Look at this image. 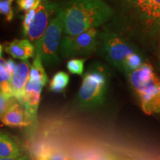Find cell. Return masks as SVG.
I'll return each mask as SVG.
<instances>
[{"label":"cell","instance_id":"1","mask_svg":"<svg viewBox=\"0 0 160 160\" xmlns=\"http://www.w3.org/2000/svg\"><path fill=\"white\" fill-rule=\"evenodd\" d=\"M64 33L77 35L110 22L114 11L104 0H69L62 6Z\"/></svg>","mask_w":160,"mask_h":160},{"label":"cell","instance_id":"2","mask_svg":"<svg viewBox=\"0 0 160 160\" xmlns=\"http://www.w3.org/2000/svg\"><path fill=\"white\" fill-rule=\"evenodd\" d=\"M110 85V74L103 65H91L84 73L82 81L76 98L80 110L88 111L100 107L105 102Z\"/></svg>","mask_w":160,"mask_h":160},{"label":"cell","instance_id":"3","mask_svg":"<svg viewBox=\"0 0 160 160\" xmlns=\"http://www.w3.org/2000/svg\"><path fill=\"white\" fill-rule=\"evenodd\" d=\"M126 76L144 113L148 115L160 113V78L153 67L144 62L139 68Z\"/></svg>","mask_w":160,"mask_h":160},{"label":"cell","instance_id":"4","mask_svg":"<svg viewBox=\"0 0 160 160\" xmlns=\"http://www.w3.org/2000/svg\"><path fill=\"white\" fill-rule=\"evenodd\" d=\"M55 12L42 37L35 45L36 54L39 56L43 65L47 67H54L60 63L59 46L64 32L62 6L57 5Z\"/></svg>","mask_w":160,"mask_h":160},{"label":"cell","instance_id":"5","mask_svg":"<svg viewBox=\"0 0 160 160\" xmlns=\"http://www.w3.org/2000/svg\"><path fill=\"white\" fill-rule=\"evenodd\" d=\"M97 52L122 72L125 59L137 51L134 46L120 33L107 30L98 32Z\"/></svg>","mask_w":160,"mask_h":160},{"label":"cell","instance_id":"6","mask_svg":"<svg viewBox=\"0 0 160 160\" xmlns=\"http://www.w3.org/2000/svg\"><path fill=\"white\" fill-rule=\"evenodd\" d=\"M98 31L88 30L77 35H65L62 38L59 55L64 59L87 57L97 52Z\"/></svg>","mask_w":160,"mask_h":160},{"label":"cell","instance_id":"7","mask_svg":"<svg viewBox=\"0 0 160 160\" xmlns=\"http://www.w3.org/2000/svg\"><path fill=\"white\" fill-rule=\"evenodd\" d=\"M149 0H111L114 11L113 28L108 31L118 33L120 29H125L128 24L137 22Z\"/></svg>","mask_w":160,"mask_h":160},{"label":"cell","instance_id":"8","mask_svg":"<svg viewBox=\"0 0 160 160\" xmlns=\"http://www.w3.org/2000/svg\"><path fill=\"white\" fill-rule=\"evenodd\" d=\"M57 5L50 0H41L36 14L23 35L33 45L41 39L50 22V17Z\"/></svg>","mask_w":160,"mask_h":160},{"label":"cell","instance_id":"9","mask_svg":"<svg viewBox=\"0 0 160 160\" xmlns=\"http://www.w3.org/2000/svg\"><path fill=\"white\" fill-rule=\"evenodd\" d=\"M134 24L146 34L160 33V0H149Z\"/></svg>","mask_w":160,"mask_h":160},{"label":"cell","instance_id":"10","mask_svg":"<svg viewBox=\"0 0 160 160\" xmlns=\"http://www.w3.org/2000/svg\"><path fill=\"white\" fill-rule=\"evenodd\" d=\"M47 85L39 80L29 78L25 89V94L22 105L28 115L33 126L37 124V111L41 99V93L43 88Z\"/></svg>","mask_w":160,"mask_h":160},{"label":"cell","instance_id":"11","mask_svg":"<svg viewBox=\"0 0 160 160\" xmlns=\"http://www.w3.org/2000/svg\"><path fill=\"white\" fill-rule=\"evenodd\" d=\"M31 66L28 60L18 63L11 82L12 94L20 104L22 103L25 89L29 81Z\"/></svg>","mask_w":160,"mask_h":160},{"label":"cell","instance_id":"12","mask_svg":"<svg viewBox=\"0 0 160 160\" xmlns=\"http://www.w3.org/2000/svg\"><path fill=\"white\" fill-rule=\"evenodd\" d=\"M2 124L9 127L26 128L33 126L28 115L22 104L17 102L1 117Z\"/></svg>","mask_w":160,"mask_h":160},{"label":"cell","instance_id":"13","mask_svg":"<svg viewBox=\"0 0 160 160\" xmlns=\"http://www.w3.org/2000/svg\"><path fill=\"white\" fill-rule=\"evenodd\" d=\"M5 51L14 59L22 61L28 60L34 57L36 54L35 46L28 39H14L6 44Z\"/></svg>","mask_w":160,"mask_h":160},{"label":"cell","instance_id":"14","mask_svg":"<svg viewBox=\"0 0 160 160\" xmlns=\"http://www.w3.org/2000/svg\"><path fill=\"white\" fill-rule=\"evenodd\" d=\"M17 64L12 59L5 60L1 55L0 61V93L13 96L11 91V82Z\"/></svg>","mask_w":160,"mask_h":160},{"label":"cell","instance_id":"15","mask_svg":"<svg viewBox=\"0 0 160 160\" xmlns=\"http://www.w3.org/2000/svg\"><path fill=\"white\" fill-rule=\"evenodd\" d=\"M22 149L14 138L8 133L1 131L0 133V157L1 158H18L24 156Z\"/></svg>","mask_w":160,"mask_h":160},{"label":"cell","instance_id":"16","mask_svg":"<svg viewBox=\"0 0 160 160\" xmlns=\"http://www.w3.org/2000/svg\"><path fill=\"white\" fill-rule=\"evenodd\" d=\"M35 160H74L62 150L54 146L42 145L35 152Z\"/></svg>","mask_w":160,"mask_h":160},{"label":"cell","instance_id":"17","mask_svg":"<svg viewBox=\"0 0 160 160\" xmlns=\"http://www.w3.org/2000/svg\"><path fill=\"white\" fill-rule=\"evenodd\" d=\"M70 82V77L65 71H58L53 75L49 83V90L53 93H62Z\"/></svg>","mask_w":160,"mask_h":160},{"label":"cell","instance_id":"18","mask_svg":"<svg viewBox=\"0 0 160 160\" xmlns=\"http://www.w3.org/2000/svg\"><path fill=\"white\" fill-rule=\"evenodd\" d=\"M143 60L141 56L137 52L130 54L124 61L122 65V71L125 75L129 74L131 72L139 68L143 65Z\"/></svg>","mask_w":160,"mask_h":160},{"label":"cell","instance_id":"19","mask_svg":"<svg viewBox=\"0 0 160 160\" xmlns=\"http://www.w3.org/2000/svg\"><path fill=\"white\" fill-rule=\"evenodd\" d=\"M85 58H72L68 61L67 67L68 71L72 74L83 76L84 69H85Z\"/></svg>","mask_w":160,"mask_h":160},{"label":"cell","instance_id":"20","mask_svg":"<svg viewBox=\"0 0 160 160\" xmlns=\"http://www.w3.org/2000/svg\"><path fill=\"white\" fill-rule=\"evenodd\" d=\"M74 160H118L115 157L99 152H86L83 153L82 156H76L72 157Z\"/></svg>","mask_w":160,"mask_h":160},{"label":"cell","instance_id":"21","mask_svg":"<svg viewBox=\"0 0 160 160\" xmlns=\"http://www.w3.org/2000/svg\"><path fill=\"white\" fill-rule=\"evenodd\" d=\"M18 102L13 96H8L0 93V117L6 113Z\"/></svg>","mask_w":160,"mask_h":160},{"label":"cell","instance_id":"22","mask_svg":"<svg viewBox=\"0 0 160 160\" xmlns=\"http://www.w3.org/2000/svg\"><path fill=\"white\" fill-rule=\"evenodd\" d=\"M14 0H1L0 2V11L2 14L6 17V19L10 22L13 18V12L12 4Z\"/></svg>","mask_w":160,"mask_h":160},{"label":"cell","instance_id":"23","mask_svg":"<svg viewBox=\"0 0 160 160\" xmlns=\"http://www.w3.org/2000/svg\"><path fill=\"white\" fill-rule=\"evenodd\" d=\"M40 0H17V5L22 11H28Z\"/></svg>","mask_w":160,"mask_h":160},{"label":"cell","instance_id":"24","mask_svg":"<svg viewBox=\"0 0 160 160\" xmlns=\"http://www.w3.org/2000/svg\"><path fill=\"white\" fill-rule=\"evenodd\" d=\"M0 160H31V159L27 155H24L18 158H1Z\"/></svg>","mask_w":160,"mask_h":160},{"label":"cell","instance_id":"25","mask_svg":"<svg viewBox=\"0 0 160 160\" xmlns=\"http://www.w3.org/2000/svg\"><path fill=\"white\" fill-rule=\"evenodd\" d=\"M159 48H160V44H159Z\"/></svg>","mask_w":160,"mask_h":160}]
</instances>
